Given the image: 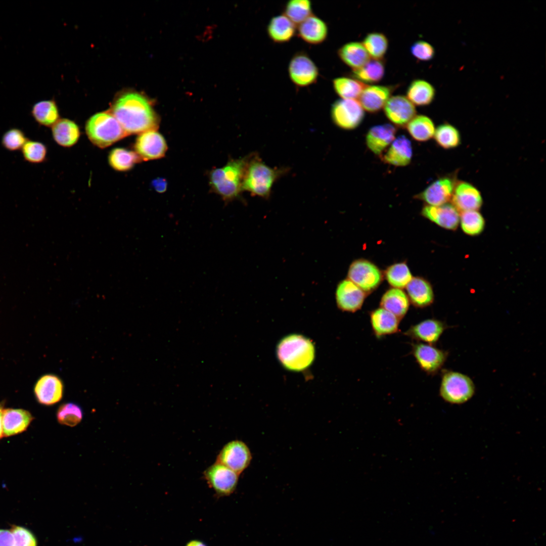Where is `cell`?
Wrapping results in <instances>:
<instances>
[{
    "mask_svg": "<svg viewBox=\"0 0 546 546\" xmlns=\"http://www.w3.org/2000/svg\"><path fill=\"white\" fill-rule=\"evenodd\" d=\"M366 293L348 279L341 281L336 290V301L342 311L355 312L364 302Z\"/></svg>",
    "mask_w": 546,
    "mask_h": 546,
    "instance_id": "14",
    "label": "cell"
},
{
    "mask_svg": "<svg viewBox=\"0 0 546 546\" xmlns=\"http://www.w3.org/2000/svg\"><path fill=\"white\" fill-rule=\"evenodd\" d=\"M21 151L24 160L31 164L42 163L47 158V148L39 141L28 139Z\"/></svg>",
    "mask_w": 546,
    "mask_h": 546,
    "instance_id": "44",
    "label": "cell"
},
{
    "mask_svg": "<svg viewBox=\"0 0 546 546\" xmlns=\"http://www.w3.org/2000/svg\"><path fill=\"white\" fill-rule=\"evenodd\" d=\"M109 112L127 135L156 130L158 119L149 101L142 95L124 93L113 102Z\"/></svg>",
    "mask_w": 546,
    "mask_h": 546,
    "instance_id": "1",
    "label": "cell"
},
{
    "mask_svg": "<svg viewBox=\"0 0 546 546\" xmlns=\"http://www.w3.org/2000/svg\"><path fill=\"white\" fill-rule=\"evenodd\" d=\"M30 114L39 125L46 127H52L60 119L58 107L53 100L36 102L32 106Z\"/></svg>",
    "mask_w": 546,
    "mask_h": 546,
    "instance_id": "32",
    "label": "cell"
},
{
    "mask_svg": "<svg viewBox=\"0 0 546 546\" xmlns=\"http://www.w3.org/2000/svg\"><path fill=\"white\" fill-rule=\"evenodd\" d=\"M239 475L216 462L203 472L207 484L219 496H228L234 492L238 483Z\"/></svg>",
    "mask_w": 546,
    "mask_h": 546,
    "instance_id": "10",
    "label": "cell"
},
{
    "mask_svg": "<svg viewBox=\"0 0 546 546\" xmlns=\"http://www.w3.org/2000/svg\"><path fill=\"white\" fill-rule=\"evenodd\" d=\"M452 205L458 211L462 212L477 210L483 203L480 191L471 184L457 181L451 197Z\"/></svg>",
    "mask_w": 546,
    "mask_h": 546,
    "instance_id": "17",
    "label": "cell"
},
{
    "mask_svg": "<svg viewBox=\"0 0 546 546\" xmlns=\"http://www.w3.org/2000/svg\"><path fill=\"white\" fill-rule=\"evenodd\" d=\"M250 157L231 160L224 166L215 169L210 174V185L215 193L229 202L238 197Z\"/></svg>",
    "mask_w": 546,
    "mask_h": 546,
    "instance_id": "3",
    "label": "cell"
},
{
    "mask_svg": "<svg viewBox=\"0 0 546 546\" xmlns=\"http://www.w3.org/2000/svg\"><path fill=\"white\" fill-rule=\"evenodd\" d=\"M446 327L440 320L429 318L412 325L403 334L416 342L433 345L439 340Z\"/></svg>",
    "mask_w": 546,
    "mask_h": 546,
    "instance_id": "16",
    "label": "cell"
},
{
    "mask_svg": "<svg viewBox=\"0 0 546 546\" xmlns=\"http://www.w3.org/2000/svg\"><path fill=\"white\" fill-rule=\"evenodd\" d=\"M10 530L14 537V546H37L35 536L28 529L14 525Z\"/></svg>",
    "mask_w": 546,
    "mask_h": 546,
    "instance_id": "46",
    "label": "cell"
},
{
    "mask_svg": "<svg viewBox=\"0 0 546 546\" xmlns=\"http://www.w3.org/2000/svg\"><path fill=\"white\" fill-rule=\"evenodd\" d=\"M296 25L283 14L271 18L267 26V34L275 43L290 41L296 33Z\"/></svg>",
    "mask_w": 546,
    "mask_h": 546,
    "instance_id": "26",
    "label": "cell"
},
{
    "mask_svg": "<svg viewBox=\"0 0 546 546\" xmlns=\"http://www.w3.org/2000/svg\"><path fill=\"white\" fill-rule=\"evenodd\" d=\"M54 141L60 146L70 147L78 141L80 132L77 124L66 118L60 119L52 127Z\"/></svg>",
    "mask_w": 546,
    "mask_h": 546,
    "instance_id": "31",
    "label": "cell"
},
{
    "mask_svg": "<svg viewBox=\"0 0 546 546\" xmlns=\"http://www.w3.org/2000/svg\"><path fill=\"white\" fill-rule=\"evenodd\" d=\"M288 72L292 82L299 87H305L316 83L319 70L313 60L305 52L295 54L290 60Z\"/></svg>",
    "mask_w": 546,
    "mask_h": 546,
    "instance_id": "7",
    "label": "cell"
},
{
    "mask_svg": "<svg viewBox=\"0 0 546 546\" xmlns=\"http://www.w3.org/2000/svg\"><path fill=\"white\" fill-rule=\"evenodd\" d=\"M4 410L3 404L0 403V439L4 436L3 428V414Z\"/></svg>",
    "mask_w": 546,
    "mask_h": 546,
    "instance_id": "51",
    "label": "cell"
},
{
    "mask_svg": "<svg viewBox=\"0 0 546 546\" xmlns=\"http://www.w3.org/2000/svg\"><path fill=\"white\" fill-rule=\"evenodd\" d=\"M384 111L388 119L399 127L406 125L416 113L414 105L401 95L390 97L384 106Z\"/></svg>",
    "mask_w": 546,
    "mask_h": 546,
    "instance_id": "18",
    "label": "cell"
},
{
    "mask_svg": "<svg viewBox=\"0 0 546 546\" xmlns=\"http://www.w3.org/2000/svg\"><path fill=\"white\" fill-rule=\"evenodd\" d=\"M410 51L413 57L423 61H430L435 55L433 47L424 40H418L413 43L411 47Z\"/></svg>",
    "mask_w": 546,
    "mask_h": 546,
    "instance_id": "47",
    "label": "cell"
},
{
    "mask_svg": "<svg viewBox=\"0 0 546 546\" xmlns=\"http://www.w3.org/2000/svg\"><path fill=\"white\" fill-rule=\"evenodd\" d=\"M83 417L81 408L73 402L62 404L57 413V419L59 423L69 427H74L79 424Z\"/></svg>",
    "mask_w": 546,
    "mask_h": 546,
    "instance_id": "43",
    "label": "cell"
},
{
    "mask_svg": "<svg viewBox=\"0 0 546 546\" xmlns=\"http://www.w3.org/2000/svg\"><path fill=\"white\" fill-rule=\"evenodd\" d=\"M385 277L391 286L400 289L406 287L413 278L409 268L404 262L389 266L385 271Z\"/></svg>",
    "mask_w": 546,
    "mask_h": 546,
    "instance_id": "41",
    "label": "cell"
},
{
    "mask_svg": "<svg viewBox=\"0 0 546 546\" xmlns=\"http://www.w3.org/2000/svg\"><path fill=\"white\" fill-rule=\"evenodd\" d=\"M413 149L410 141L401 135L394 140L384 155L383 161L396 166H404L411 161Z\"/></svg>",
    "mask_w": 546,
    "mask_h": 546,
    "instance_id": "27",
    "label": "cell"
},
{
    "mask_svg": "<svg viewBox=\"0 0 546 546\" xmlns=\"http://www.w3.org/2000/svg\"><path fill=\"white\" fill-rule=\"evenodd\" d=\"M406 128L412 137L419 142L430 140L434 136L435 130L432 120L423 115L415 116L407 124Z\"/></svg>",
    "mask_w": 546,
    "mask_h": 546,
    "instance_id": "36",
    "label": "cell"
},
{
    "mask_svg": "<svg viewBox=\"0 0 546 546\" xmlns=\"http://www.w3.org/2000/svg\"><path fill=\"white\" fill-rule=\"evenodd\" d=\"M332 121L339 127L353 129L362 121L365 112L356 100L340 99L333 103L331 109Z\"/></svg>",
    "mask_w": 546,
    "mask_h": 546,
    "instance_id": "9",
    "label": "cell"
},
{
    "mask_svg": "<svg viewBox=\"0 0 546 546\" xmlns=\"http://www.w3.org/2000/svg\"><path fill=\"white\" fill-rule=\"evenodd\" d=\"M332 85L335 93L341 99L355 100L359 97L365 83L352 77H339L334 78Z\"/></svg>",
    "mask_w": 546,
    "mask_h": 546,
    "instance_id": "37",
    "label": "cell"
},
{
    "mask_svg": "<svg viewBox=\"0 0 546 546\" xmlns=\"http://www.w3.org/2000/svg\"><path fill=\"white\" fill-rule=\"evenodd\" d=\"M475 392L472 380L467 375L454 371L443 372L439 394L446 402L460 404L470 400Z\"/></svg>",
    "mask_w": 546,
    "mask_h": 546,
    "instance_id": "6",
    "label": "cell"
},
{
    "mask_svg": "<svg viewBox=\"0 0 546 546\" xmlns=\"http://www.w3.org/2000/svg\"><path fill=\"white\" fill-rule=\"evenodd\" d=\"M186 546H207V544L203 541L198 540L194 539L189 541L186 545Z\"/></svg>",
    "mask_w": 546,
    "mask_h": 546,
    "instance_id": "50",
    "label": "cell"
},
{
    "mask_svg": "<svg viewBox=\"0 0 546 546\" xmlns=\"http://www.w3.org/2000/svg\"><path fill=\"white\" fill-rule=\"evenodd\" d=\"M369 316L373 333L377 339L400 332L401 320L385 309L379 307L373 310Z\"/></svg>",
    "mask_w": 546,
    "mask_h": 546,
    "instance_id": "21",
    "label": "cell"
},
{
    "mask_svg": "<svg viewBox=\"0 0 546 546\" xmlns=\"http://www.w3.org/2000/svg\"><path fill=\"white\" fill-rule=\"evenodd\" d=\"M63 384L61 379L53 375L41 377L34 387V393L41 404L50 405L58 402L63 394Z\"/></svg>",
    "mask_w": 546,
    "mask_h": 546,
    "instance_id": "19",
    "label": "cell"
},
{
    "mask_svg": "<svg viewBox=\"0 0 546 546\" xmlns=\"http://www.w3.org/2000/svg\"><path fill=\"white\" fill-rule=\"evenodd\" d=\"M312 4L308 0H290L284 8V13L295 25H298L312 15Z\"/></svg>",
    "mask_w": 546,
    "mask_h": 546,
    "instance_id": "39",
    "label": "cell"
},
{
    "mask_svg": "<svg viewBox=\"0 0 546 546\" xmlns=\"http://www.w3.org/2000/svg\"><path fill=\"white\" fill-rule=\"evenodd\" d=\"M396 128L391 124L374 126L366 135L367 146L373 153L380 155L394 140Z\"/></svg>",
    "mask_w": 546,
    "mask_h": 546,
    "instance_id": "25",
    "label": "cell"
},
{
    "mask_svg": "<svg viewBox=\"0 0 546 546\" xmlns=\"http://www.w3.org/2000/svg\"><path fill=\"white\" fill-rule=\"evenodd\" d=\"M152 184L155 190L160 193L164 192L167 188V182L163 178H157L154 179Z\"/></svg>",
    "mask_w": 546,
    "mask_h": 546,
    "instance_id": "49",
    "label": "cell"
},
{
    "mask_svg": "<svg viewBox=\"0 0 546 546\" xmlns=\"http://www.w3.org/2000/svg\"><path fill=\"white\" fill-rule=\"evenodd\" d=\"M28 140L22 129L13 127L4 133L1 139V144L6 150L15 152L21 150Z\"/></svg>",
    "mask_w": 546,
    "mask_h": 546,
    "instance_id": "45",
    "label": "cell"
},
{
    "mask_svg": "<svg viewBox=\"0 0 546 546\" xmlns=\"http://www.w3.org/2000/svg\"><path fill=\"white\" fill-rule=\"evenodd\" d=\"M393 89L390 86L366 85L358 97L359 103L367 111L376 112L384 106Z\"/></svg>",
    "mask_w": 546,
    "mask_h": 546,
    "instance_id": "23",
    "label": "cell"
},
{
    "mask_svg": "<svg viewBox=\"0 0 546 546\" xmlns=\"http://www.w3.org/2000/svg\"><path fill=\"white\" fill-rule=\"evenodd\" d=\"M251 459L252 455L246 444L235 440L228 442L222 447L216 462L240 475L249 466Z\"/></svg>",
    "mask_w": 546,
    "mask_h": 546,
    "instance_id": "11",
    "label": "cell"
},
{
    "mask_svg": "<svg viewBox=\"0 0 546 546\" xmlns=\"http://www.w3.org/2000/svg\"><path fill=\"white\" fill-rule=\"evenodd\" d=\"M85 131L90 141L100 148L109 147L128 135L109 111L90 117L86 122Z\"/></svg>",
    "mask_w": 546,
    "mask_h": 546,
    "instance_id": "5",
    "label": "cell"
},
{
    "mask_svg": "<svg viewBox=\"0 0 546 546\" xmlns=\"http://www.w3.org/2000/svg\"><path fill=\"white\" fill-rule=\"evenodd\" d=\"M406 289L409 300L416 307H427L434 301V293L431 285L422 278H413Z\"/></svg>",
    "mask_w": 546,
    "mask_h": 546,
    "instance_id": "28",
    "label": "cell"
},
{
    "mask_svg": "<svg viewBox=\"0 0 546 546\" xmlns=\"http://www.w3.org/2000/svg\"><path fill=\"white\" fill-rule=\"evenodd\" d=\"M362 44L370 56L381 60L387 51L388 40L382 33L371 32L365 36Z\"/></svg>",
    "mask_w": 546,
    "mask_h": 546,
    "instance_id": "40",
    "label": "cell"
},
{
    "mask_svg": "<svg viewBox=\"0 0 546 546\" xmlns=\"http://www.w3.org/2000/svg\"><path fill=\"white\" fill-rule=\"evenodd\" d=\"M407 98L414 105H428L433 101L435 89L429 82L423 79L413 80L406 90Z\"/></svg>",
    "mask_w": 546,
    "mask_h": 546,
    "instance_id": "33",
    "label": "cell"
},
{
    "mask_svg": "<svg viewBox=\"0 0 546 546\" xmlns=\"http://www.w3.org/2000/svg\"><path fill=\"white\" fill-rule=\"evenodd\" d=\"M348 280L366 293L376 289L382 279L379 268L365 259H358L351 263L348 269Z\"/></svg>",
    "mask_w": 546,
    "mask_h": 546,
    "instance_id": "12",
    "label": "cell"
},
{
    "mask_svg": "<svg viewBox=\"0 0 546 546\" xmlns=\"http://www.w3.org/2000/svg\"><path fill=\"white\" fill-rule=\"evenodd\" d=\"M277 358L284 368L299 372L308 368L315 356V346L307 337L292 334L283 337L276 348Z\"/></svg>",
    "mask_w": 546,
    "mask_h": 546,
    "instance_id": "2",
    "label": "cell"
},
{
    "mask_svg": "<svg viewBox=\"0 0 546 546\" xmlns=\"http://www.w3.org/2000/svg\"><path fill=\"white\" fill-rule=\"evenodd\" d=\"M460 221L463 232L471 236L480 234L484 230L485 226L484 219L477 210L462 212L460 216Z\"/></svg>",
    "mask_w": 546,
    "mask_h": 546,
    "instance_id": "42",
    "label": "cell"
},
{
    "mask_svg": "<svg viewBox=\"0 0 546 546\" xmlns=\"http://www.w3.org/2000/svg\"><path fill=\"white\" fill-rule=\"evenodd\" d=\"M457 181L453 177H440L416 196L428 205L437 206L446 204L451 199Z\"/></svg>",
    "mask_w": 546,
    "mask_h": 546,
    "instance_id": "15",
    "label": "cell"
},
{
    "mask_svg": "<svg viewBox=\"0 0 546 546\" xmlns=\"http://www.w3.org/2000/svg\"><path fill=\"white\" fill-rule=\"evenodd\" d=\"M410 344L411 353L422 371L428 375L433 376L441 370L447 359L448 352L422 342H413Z\"/></svg>",
    "mask_w": 546,
    "mask_h": 546,
    "instance_id": "8",
    "label": "cell"
},
{
    "mask_svg": "<svg viewBox=\"0 0 546 546\" xmlns=\"http://www.w3.org/2000/svg\"><path fill=\"white\" fill-rule=\"evenodd\" d=\"M286 169L272 168L265 164L256 155L250 156L245 171L242 190L254 196L268 198L274 183Z\"/></svg>",
    "mask_w": 546,
    "mask_h": 546,
    "instance_id": "4",
    "label": "cell"
},
{
    "mask_svg": "<svg viewBox=\"0 0 546 546\" xmlns=\"http://www.w3.org/2000/svg\"><path fill=\"white\" fill-rule=\"evenodd\" d=\"M14 540L11 530L0 529V546H14Z\"/></svg>",
    "mask_w": 546,
    "mask_h": 546,
    "instance_id": "48",
    "label": "cell"
},
{
    "mask_svg": "<svg viewBox=\"0 0 546 546\" xmlns=\"http://www.w3.org/2000/svg\"><path fill=\"white\" fill-rule=\"evenodd\" d=\"M33 420L31 414L23 409L7 408L3 411L4 436L9 437L25 431Z\"/></svg>",
    "mask_w": 546,
    "mask_h": 546,
    "instance_id": "24",
    "label": "cell"
},
{
    "mask_svg": "<svg viewBox=\"0 0 546 546\" xmlns=\"http://www.w3.org/2000/svg\"><path fill=\"white\" fill-rule=\"evenodd\" d=\"M340 59L352 70L358 69L370 60V56L362 43L351 41L344 44L338 49Z\"/></svg>",
    "mask_w": 546,
    "mask_h": 546,
    "instance_id": "30",
    "label": "cell"
},
{
    "mask_svg": "<svg viewBox=\"0 0 546 546\" xmlns=\"http://www.w3.org/2000/svg\"><path fill=\"white\" fill-rule=\"evenodd\" d=\"M133 148L141 160L148 161L163 157L167 150V145L163 136L153 130L140 133Z\"/></svg>",
    "mask_w": 546,
    "mask_h": 546,
    "instance_id": "13",
    "label": "cell"
},
{
    "mask_svg": "<svg viewBox=\"0 0 546 546\" xmlns=\"http://www.w3.org/2000/svg\"><path fill=\"white\" fill-rule=\"evenodd\" d=\"M421 213L439 226L448 230H455L460 221L458 211L452 204L427 205L423 207Z\"/></svg>",
    "mask_w": 546,
    "mask_h": 546,
    "instance_id": "22",
    "label": "cell"
},
{
    "mask_svg": "<svg viewBox=\"0 0 546 546\" xmlns=\"http://www.w3.org/2000/svg\"><path fill=\"white\" fill-rule=\"evenodd\" d=\"M351 76L365 83H374L380 81L385 74V65L381 60H370L361 67L352 70Z\"/></svg>",
    "mask_w": 546,
    "mask_h": 546,
    "instance_id": "34",
    "label": "cell"
},
{
    "mask_svg": "<svg viewBox=\"0 0 546 546\" xmlns=\"http://www.w3.org/2000/svg\"><path fill=\"white\" fill-rule=\"evenodd\" d=\"M296 33L302 40L313 45L324 42L328 35L326 22L312 14L298 25Z\"/></svg>",
    "mask_w": 546,
    "mask_h": 546,
    "instance_id": "20",
    "label": "cell"
},
{
    "mask_svg": "<svg viewBox=\"0 0 546 546\" xmlns=\"http://www.w3.org/2000/svg\"><path fill=\"white\" fill-rule=\"evenodd\" d=\"M380 305L401 320L407 313L410 300L406 294L400 289L391 288L382 296Z\"/></svg>",
    "mask_w": 546,
    "mask_h": 546,
    "instance_id": "29",
    "label": "cell"
},
{
    "mask_svg": "<svg viewBox=\"0 0 546 546\" xmlns=\"http://www.w3.org/2000/svg\"><path fill=\"white\" fill-rule=\"evenodd\" d=\"M434 136L437 144L444 149H454L461 144L459 131L449 123L439 125L435 130Z\"/></svg>",
    "mask_w": 546,
    "mask_h": 546,
    "instance_id": "38",
    "label": "cell"
},
{
    "mask_svg": "<svg viewBox=\"0 0 546 546\" xmlns=\"http://www.w3.org/2000/svg\"><path fill=\"white\" fill-rule=\"evenodd\" d=\"M141 160L135 152L122 148L112 149L108 156V162L110 166L119 171L129 170Z\"/></svg>",
    "mask_w": 546,
    "mask_h": 546,
    "instance_id": "35",
    "label": "cell"
}]
</instances>
